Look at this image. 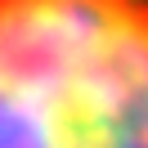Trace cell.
<instances>
[{
  "label": "cell",
  "mask_w": 148,
  "mask_h": 148,
  "mask_svg": "<svg viewBox=\"0 0 148 148\" xmlns=\"http://www.w3.org/2000/svg\"><path fill=\"white\" fill-rule=\"evenodd\" d=\"M0 148H148V0H0Z\"/></svg>",
  "instance_id": "6da1fadb"
}]
</instances>
